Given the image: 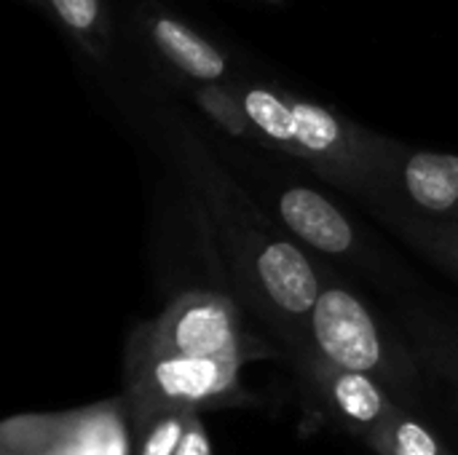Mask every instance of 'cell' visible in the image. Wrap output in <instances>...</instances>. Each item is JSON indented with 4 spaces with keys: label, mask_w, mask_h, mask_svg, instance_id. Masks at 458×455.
I'll return each mask as SVG.
<instances>
[{
    "label": "cell",
    "mask_w": 458,
    "mask_h": 455,
    "mask_svg": "<svg viewBox=\"0 0 458 455\" xmlns=\"http://www.w3.org/2000/svg\"><path fill=\"white\" fill-rule=\"evenodd\" d=\"M376 455H451L443 445V440L400 408L378 424L365 440H362Z\"/></svg>",
    "instance_id": "cell-12"
},
{
    "label": "cell",
    "mask_w": 458,
    "mask_h": 455,
    "mask_svg": "<svg viewBox=\"0 0 458 455\" xmlns=\"http://www.w3.org/2000/svg\"><path fill=\"white\" fill-rule=\"evenodd\" d=\"M255 276L266 300L290 322H311V314L322 298V282L314 274L309 257L287 244L268 241L255 255Z\"/></svg>",
    "instance_id": "cell-6"
},
{
    "label": "cell",
    "mask_w": 458,
    "mask_h": 455,
    "mask_svg": "<svg viewBox=\"0 0 458 455\" xmlns=\"http://www.w3.org/2000/svg\"><path fill=\"white\" fill-rule=\"evenodd\" d=\"M271 3H276V0H271Z\"/></svg>",
    "instance_id": "cell-18"
},
{
    "label": "cell",
    "mask_w": 458,
    "mask_h": 455,
    "mask_svg": "<svg viewBox=\"0 0 458 455\" xmlns=\"http://www.w3.org/2000/svg\"><path fill=\"white\" fill-rule=\"evenodd\" d=\"M279 217L298 239L319 252L346 255L357 244L354 228L346 215L311 188L284 190L279 196Z\"/></svg>",
    "instance_id": "cell-8"
},
{
    "label": "cell",
    "mask_w": 458,
    "mask_h": 455,
    "mask_svg": "<svg viewBox=\"0 0 458 455\" xmlns=\"http://www.w3.org/2000/svg\"><path fill=\"white\" fill-rule=\"evenodd\" d=\"M400 180L408 198L424 212L445 215L458 209V156L429 150L405 153Z\"/></svg>",
    "instance_id": "cell-10"
},
{
    "label": "cell",
    "mask_w": 458,
    "mask_h": 455,
    "mask_svg": "<svg viewBox=\"0 0 458 455\" xmlns=\"http://www.w3.org/2000/svg\"><path fill=\"white\" fill-rule=\"evenodd\" d=\"M145 29L150 46L182 75L199 83H223L228 75L225 54L185 21L169 13H148Z\"/></svg>",
    "instance_id": "cell-9"
},
{
    "label": "cell",
    "mask_w": 458,
    "mask_h": 455,
    "mask_svg": "<svg viewBox=\"0 0 458 455\" xmlns=\"http://www.w3.org/2000/svg\"><path fill=\"white\" fill-rule=\"evenodd\" d=\"M177 455H215L212 440H209V434H207V429H204L199 413H191V416H188L185 434H182V440H180Z\"/></svg>",
    "instance_id": "cell-15"
},
{
    "label": "cell",
    "mask_w": 458,
    "mask_h": 455,
    "mask_svg": "<svg viewBox=\"0 0 458 455\" xmlns=\"http://www.w3.org/2000/svg\"><path fill=\"white\" fill-rule=\"evenodd\" d=\"M129 346L153 354L231 359L242 365L268 354L244 333L239 308L228 298L201 290L177 295L153 322L131 335Z\"/></svg>",
    "instance_id": "cell-3"
},
{
    "label": "cell",
    "mask_w": 458,
    "mask_h": 455,
    "mask_svg": "<svg viewBox=\"0 0 458 455\" xmlns=\"http://www.w3.org/2000/svg\"><path fill=\"white\" fill-rule=\"evenodd\" d=\"M188 416L191 413L169 410L148 418L140 429H134V455H177Z\"/></svg>",
    "instance_id": "cell-14"
},
{
    "label": "cell",
    "mask_w": 458,
    "mask_h": 455,
    "mask_svg": "<svg viewBox=\"0 0 458 455\" xmlns=\"http://www.w3.org/2000/svg\"><path fill=\"white\" fill-rule=\"evenodd\" d=\"M443 365L448 367V373H454L456 378V408H458V359H443Z\"/></svg>",
    "instance_id": "cell-17"
},
{
    "label": "cell",
    "mask_w": 458,
    "mask_h": 455,
    "mask_svg": "<svg viewBox=\"0 0 458 455\" xmlns=\"http://www.w3.org/2000/svg\"><path fill=\"white\" fill-rule=\"evenodd\" d=\"M193 99L228 134H233V137H258V129L252 126L239 91H233V88H228L223 83H201L193 91Z\"/></svg>",
    "instance_id": "cell-13"
},
{
    "label": "cell",
    "mask_w": 458,
    "mask_h": 455,
    "mask_svg": "<svg viewBox=\"0 0 458 455\" xmlns=\"http://www.w3.org/2000/svg\"><path fill=\"white\" fill-rule=\"evenodd\" d=\"M242 367V362L231 359L169 357L126 346L121 400L129 410L131 432L148 418L169 410L201 413L250 405L252 397L239 381Z\"/></svg>",
    "instance_id": "cell-2"
},
{
    "label": "cell",
    "mask_w": 458,
    "mask_h": 455,
    "mask_svg": "<svg viewBox=\"0 0 458 455\" xmlns=\"http://www.w3.org/2000/svg\"><path fill=\"white\" fill-rule=\"evenodd\" d=\"M62 29L97 62L110 51V16L105 0H46Z\"/></svg>",
    "instance_id": "cell-11"
},
{
    "label": "cell",
    "mask_w": 458,
    "mask_h": 455,
    "mask_svg": "<svg viewBox=\"0 0 458 455\" xmlns=\"http://www.w3.org/2000/svg\"><path fill=\"white\" fill-rule=\"evenodd\" d=\"M239 97L258 137L311 164L327 180L349 190H376L392 174H400L405 150L397 142L311 99L268 86H247Z\"/></svg>",
    "instance_id": "cell-1"
},
{
    "label": "cell",
    "mask_w": 458,
    "mask_h": 455,
    "mask_svg": "<svg viewBox=\"0 0 458 455\" xmlns=\"http://www.w3.org/2000/svg\"><path fill=\"white\" fill-rule=\"evenodd\" d=\"M0 455H134L123 400L51 416H16L0 426Z\"/></svg>",
    "instance_id": "cell-5"
},
{
    "label": "cell",
    "mask_w": 458,
    "mask_h": 455,
    "mask_svg": "<svg viewBox=\"0 0 458 455\" xmlns=\"http://www.w3.org/2000/svg\"><path fill=\"white\" fill-rule=\"evenodd\" d=\"M306 373L319 386L341 424L360 440H365L378 424H384L397 410L394 400L384 392V386L362 373L333 367L317 354L306 357Z\"/></svg>",
    "instance_id": "cell-7"
},
{
    "label": "cell",
    "mask_w": 458,
    "mask_h": 455,
    "mask_svg": "<svg viewBox=\"0 0 458 455\" xmlns=\"http://www.w3.org/2000/svg\"><path fill=\"white\" fill-rule=\"evenodd\" d=\"M309 335L311 354L333 367L362 373L376 383L397 389L413 381V370L400 359V349L389 346L368 306L344 287L322 290L309 322Z\"/></svg>",
    "instance_id": "cell-4"
},
{
    "label": "cell",
    "mask_w": 458,
    "mask_h": 455,
    "mask_svg": "<svg viewBox=\"0 0 458 455\" xmlns=\"http://www.w3.org/2000/svg\"><path fill=\"white\" fill-rule=\"evenodd\" d=\"M440 255H443V257L458 271V231L445 233V236L440 239Z\"/></svg>",
    "instance_id": "cell-16"
}]
</instances>
